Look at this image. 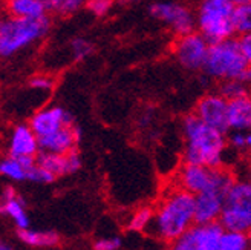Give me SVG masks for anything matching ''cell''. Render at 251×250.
I'll use <instances>...</instances> for the list:
<instances>
[{"label":"cell","instance_id":"cell-1","mask_svg":"<svg viewBox=\"0 0 251 250\" xmlns=\"http://www.w3.org/2000/svg\"><path fill=\"white\" fill-rule=\"evenodd\" d=\"M195 224V195L181 187L170 191L155 209L146 233L164 243H175Z\"/></svg>","mask_w":251,"mask_h":250},{"label":"cell","instance_id":"cell-2","mask_svg":"<svg viewBox=\"0 0 251 250\" xmlns=\"http://www.w3.org/2000/svg\"><path fill=\"white\" fill-rule=\"evenodd\" d=\"M182 135L185 140L184 163L221 167L228 139L225 134L208 126L196 114L182 120Z\"/></svg>","mask_w":251,"mask_h":250},{"label":"cell","instance_id":"cell-3","mask_svg":"<svg viewBox=\"0 0 251 250\" xmlns=\"http://www.w3.org/2000/svg\"><path fill=\"white\" fill-rule=\"evenodd\" d=\"M51 22L49 19H26L8 16L0 23V56L12 57L23 48L42 40L48 34Z\"/></svg>","mask_w":251,"mask_h":250},{"label":"cell","instance_id":"cell-4","mask_svg":"<svg viewBox=\"0 0 251 250\" xmlns=\"http://www.w3.org/2000/svg\"><path fill=\"white\" fill-rule=\"evenodd\" d=\"M248 65L250 63L241 48L239 39L236 40L230 37L210 45L202 69L207 76L224 82L241 79Z\"/></svg>","mask_w":251,"mask_h":250},{"label":"cell","instance_id":"cell-5","mask_svg":"<svg viewBox=\"0 0 251 250\" xmlns=\"http://www.w3.org/2000/svg\"><path fill=\"white\" fill-rule=\"evenodd\" d=\"M231 0H202L196 14V28L210 43L230 39L234 34Z\"/></svg>","mask_w":251,"mask_h":250},{"label":"cell","instance_id":"cell-6","mask_svg":"<svg viewBox=\"0 0 251 250\" xmlns=\"http://www.w3.org/2000/svg\"><path fill=\"white\" fill-rule=\"evenodd\" d=\"M234 177L221 167H210L204 165H190L184 163L178 173V187L198 195L208 189H219L228 192L234 183Z\"/></svg>","mask_w":251,"mask_h":250},{"label":"cell","instance_id":"cell-7","mask_svg":"<svg viewBox=\"0 0 251 250\" xmlns=\"http://www.w3.org/2000/svg\"><path fill=\"white\" fill-rule=\"evenodd\" d=\"M224 229L250 232L251 229V180L234 181L225 195L219 218Z\"/></svg>","mask_w":251,"mask_h":250},{"label":"cell","instance_id":"cell-8","mask_svg":"<svg viewBox=\"0 0 251 250\" xmlns=\"http://www.w3.org/2000/svg\"><path fill=\"white\" fill-rule=\"evenodd\" d=\"M224 226L215 222H195L179 238L172 243L175 250H219Z\"/></svg>","mask_w":251,"mask_h":250},{"label":"cell","instance_id":"cell-9","mask_svg":"<svg viewBox=\"0 0 251 250\" xmlns=\"http://www.w3.org/2000/svg\"><path fill=\"white\" fill-rule=\"evenodd\" d=\"M210 42L205 37L198 32H188L179 35L173 46L175 57L187 69H202L205 58L210 49Z\"/></svg>","mask_w":251,"mask_h":250},{"label":"cell","instance_id":"cell-10","mask_svg":"<svg viewBox=\"0 0 251 250\" xmlns=\"http://www.w3.org/2000/svg\"><path fill=\"white\" fill-rule=\"evenodd\" d=\"M150 14L159 22L169 25V28L179 35L193 32L196 28V17L184 5L173 2H158L150 6Z\"/></svg>","mask_w":251,"mask_h":250},{"label":"cell","instance_id":"cell-11","mask_svg":"<svg viewBox=\"0 0 251 250\" xmlns=\"http://www.w3.org/2000/svg\"><path fill=\"white\" fill-rule=\"evenodd\" d=\"M195 114L208 126L224 134L230 131L228 124V100L221 94H208L198 102Z\"/></svg>","mask_w":251,"mask_h":250},{"label":"cell","instance_id":"cell-12","mask_svg":"<svg viewBox=\"0 0 251 250\" xmlns=\"http://www.w3.org/2000/svg\"><path fill=\"white\" fill-rule=\"evenodd\" d=\"M40 152L39 135L34 132L31 124H16L9 132L8 155L12 157H37Z\"/></svg>","mask_w":251,"mask_h":250},{"label":"cell","instance_id":"cell-13","mask_svg":"<svg viewBox=\"0 0 251 250\" xmlns=\"http://www.w3.org/2000/svg\"><path fill=\"white\" fill-rule=\"evenodd\" d=\"M81 140V129L75 124H66L51 134L39 137L40 151L54 152V154H66L75 149L77 143Z\"/></svg>","mask_w":251,"mask_h":250},{"label":"cell","instance_id":"cell-14","mask_svg":"<svg viewBox=\"0 0 251 250\" xmlns=\"http://www.w3.org/2000/svg\"><path fill=\"white\" fill-rule=\"evenodd\" d=\"M225 195L227 192L219 189H208L195 195V222H215L219 221Z\"/></svg>","mask_w":251,"mask_h":250},{"label":"cell","instance_id":"cell-15","mask_svg":"<svg viewBox=\"0 0 251 250\" xmlns=\"http://www.w3.org/2000/svg\"><path fill=\"white\" fill-rule=\"evenodd\" d=\"M72 123L74 121H72V117L69 115V112H66L60 106H51V108L40 109L39 112H35L29 120L31 128L39 137L48 135L63 126H66V124H72Z\"/></svg>","mask_w":251,"mask_h":250},{"label":"cell","instance_id":"cell-16","mask_svg":"<svg viewBox=\"0 0 251 250\" xmlns=\"http://www.w3.org/2000/svg\"><path fill=\"white\" fill-rule=\"evenodd\" d=\"M37 163L42 165L55 177H63V175H71L77 172L81 167V158L78 152L71 151L66 154H54V152H43L40 151L35 157Z\"/></svg>","mask_w":251,"mask_h":250},{"label":"cell","instance_id":"cell-17","mask_svg":"<svg viewBox=\"0 0 251 250\" xmlns=\"http://www.w3.org/2000/svg\"><path fill=\"white\" fill-rule=\"evenodd\" d=\"M2 214L14 222V226L19 230L29 227V217L26 214V209H25L23 201L19 198L12 186L5 187L2 192Z\"/></svg>","mask_w":251,"mask_h":250},{"label":"cell","instance_id":"cell-18","mask_svg":"<svg viewBox=\"0 0 251 250\" xmlns=\"http://www.w3.org/2000/svg\"><path fill=\"white\" fill-rule=\"evenodd\" d=\"M228 124L231 131H251V97L248 94L228 102Z\"/></svg>","mask_w":251,"mask_h":250},{"label":"cell","instance_id":"cell-19","mask_svg":"<svg viewBox=\"0 0 251 250\" xmlns=\"http://www.w3.org/2000/svg\"><path fill=\"white\" fill-rule=\"evenodd\" d=\"M5 8L14 17L39 19L48 14L45 0H5Z\"/></svg>","mask_w":251,"mask_h":250},{"label":"cell","instance_id":"cell-20","mask_svg":"<svg viewBox=\"0 0 251 250\" xmlns=\"http://www.w3.org/2000/svg\"><path fill=\"white\" fill-rule=\"evenodd\" d=\"M35 161V157H12L8 155L0 163V173L9 181H25L28 180V169Z\"/></svg>","mask_w":251,"mask_h":250},{"label":"cell","instance_id":"cell-21","mask_svg":"<svg viewBox=\"0 0 251 250\" xmlns=\"http://www.w3.org/2000/svg\"><path fill=\"white\" fill-rule=\"evenodd\" d=\"M19 238L23 244L31 247H54L58 244V235L55 232L48 230H32V229H20Z\"/></svg>","mask_w":251,"mask_h":250},{"label":"cell","instance_id":"cell-22","mask_svg":"<svg viewBox=\"0 0 251 250\" xmlns=\"http://www.w3.org/2000/svg\"><path fill=\"white\" fill-rule=\"evenodd\" d=\"M250 244L251 241L248 232L224 229L219 241V250H245Z\"/></svg>","mask_w":251,"mask_h":250},{"label":"cell","instance_id":"cell-23","mask_svg":"<svg viewBox=\"0 0 251 250\" xmlns=\"http://www.w3.org/2000/svg\"><path fill=\"white\" fill-rule=\"evenodd\" d=\"M233 27H234V32L239 35H245L251 32V2L234 6Z\"/></svg>","mask_w":251,"mask_h":250},{"label":"cell","instance_id":"cell-24","mask_svg":"<svg viewBox=\"0 0 251 250\" xmlns=\"http://www.w3.org/2000/svg\"><path fill=\"white\" fill-rule=\"evenodd\" d=\"M48 12L57 16H71L86 6L87 0H45Z\"/></svg>","mask_w":251,"mask_h":250},{"label":"cell","instance_id":"cell-25","mask_svg":"<svg viewBox=\"0 0 251 250\" xmlns=\"http://www.w3.org/2000/svg\"><path fill=\"white\" fill-rule=\"evenodd\" d=\"M153 215H155V210L150 207L138 209L129 220V229L135 232H146L149 224L153 220Z\"/></svg>","mask_w":251,"mask_h":250},{"label":"cell","instance_id":"cell-26","mask_svg":"<svg viewBox=\"0 0 251 250\" xmlns=\"http://www.w3.org/2000/svg\"><path fill=\"white\" fill-rule=\"evenodd\" d=\"M245 82L239 80V79H233V80H224V83L221 84V89L219 94L224 95L225 98L228 100H234V98H239L242 95H247V87H245Z\"/></svg>","mask_w":251,"mask_h":250},{"label":"cell","instance_id":"cell-27","mask_svg":"<svg viewBox=\"0 0 251 250\" xmlns=\"http://www.w3.org/2000/svg\"><path fill=\"white\" fill-rule=\"evenodd\" d=\"M55 178H57L55 175L51 173L48 169H45L42 165L37 163V160L28 169V181L40 183V184H49V183H52Z\"/></svg>","mask_w":251,"mask_h":250},{"label":"cell","instance_id":"cell-28","mask_svg":"<svg viewBox=\"0 0 251 250\" xmlns=\"http://www.w3.org/2000/svg\"><path fill=\"white\" fill-rule=\"evenodd\" d=\"M228 144L236 151H251V131H233L228 135Z\"/></svg>","mask_w":251,"mask_h":250},{"label":"cell","instance_id":"cell-29","mask_svg":"<svg viewBox=\"0 0 251 250\" xmlns=\"http://www.w3.org/2000/svg\"><path fill=\"white\" fill-rule=\"evenodd\" d=\"M71 53L74 56V60H83L92 53V46L89 42L83 39H75L71 43Z\"/></svg>","mask_w":251,"mask_h":250},{"label":"cell","instance_id":"cell-30","mask_svg":"<svg viewBox=\"0 0 251 250\" xmlns=\"http://www.w3.org/2000/svg\"><path fill=\"white\" fill-rule=\"evenodd\" d=\"M112 3H114V0H87L86 8L89 9L94 16L103 17L112 8Z\"/></svg>","mask_w":251,"mask_h":250},{"label":"cell","instance_id":"cell-31","mask_svg":"<svg viewBox=\"0 0 251 250\" xmlns=\"http://www.w3.org/2000/svg\"><path fill=\"white\" fill-rule=\"evenodd\" d=\"M54 84L52 79L48 76H35L29 80V86L32 89H42V91H48L51 89Z\"/></svg>","mask_w":251,"mask_h":250},{"label":"cell","instance_id":"cell-32","mask_svg":"<svg viewBox=\"0 0 251 250\" xmlns=\"http://www.w3.org/2000/svg\"><path fill=\"white\" fill-rule=\"evenodd\" d=\"M121 247L120 238H101L94 244L95 250H118Z\"/></svg>","mask_w":251,"mask_h":250},{"label":"cell","instance_id":"cell-33","mask_svg":"<svg viewBox=\"0 0 251 250\" xmlns=\"http://www.w3.org/2000/svg\"><path fill=\"white\" fill-rule=\"evenodd\" d=\"M239 43H241V48L242 51L248 60V63L251 65V32L250 34H245V35H241L239 37Z\"/></svg>","mask_w":251,"mask_h":250},{"label":"cell","instance_id":"cell-34","mask_svg":"<svg viewBox=\"0 0 251 250\" xmlns=\"http://www.w3.org/2000/svg\"><path fill=\"white\" fill-rule=\"evenodd\" d=\"M239 80H242V82H245V83H251V65L247 66V69L244 71V74L241 76Z\"/></svg>","mask_w":251,"mask_h":250},{"label":"cell","instance_id":"cell-35","mask_svg":"<svg viewBox=\"0 0 251 250\" xmlns=\"http://www.w3.org/2000/svg\"><path fill=\"white\" fill-rule=\"evenodd\" d=\"M231 2H233L234 5H242V3H248V2H251V0H231Z\"/></svg>","mask_w":251,"mask_h":250},{"label":"cell","instance_id":"cell-36","mask_svg":"<svg viewBox=\"0 0 251 250\" xmlns=\"http://www.w3.org/2000/svg\"><path fill=\"white\" fill-rule=\"evenodd\" d=\"M0 249H2V250H9V249H12L9 244H5V243H2V244H0Z\"/></svg>","mask_w":251,"mask_h":250},{"label":"cell","instance_id":"cell-37","mask_svg":"<svg viewBox=\"0 0 251 250\" xmlns=\"http://www.w3.org/2000/svg\"><path fill=\"white\" fill-rule=\"evenodd\" d=\"M248 236H250V241H251V229H250V232H248Z\"/></svg>","mask_w":251,"mask_h":250}]
</instances>
